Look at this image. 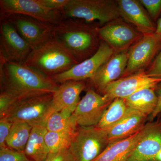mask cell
Returning <instances> with one entry per match:
<instances>
[{
	"instance_id": "obj_1",
	"label": "cell",
	"mask_w": 161,
	"mask_h": 161,
	"mask_svg": "<svg viewBox=\"0 0 161 161\" xmlns=\"http://www.w3.org/2000/svg\"><path fill=\"white\" fill-rule=\"evenodd\" d=\"M59 85L25 63L5 62L0 60L1 92L10 95L14 102L29 96L53 94Z\"/></svg>"
},
{
	"instance_id": "obj_2",
	"label": "cell",
	"mask_w": 161,
	"mask_h": 161,
	"mask_svg": "<svg viewBox=\"0 0 161 161\" xmlns=\"http://www.w3.org/2000/svg\"><path fill=\"white\" fill-rule=\"evenodd\" d=\"M98 28L82 20L64 19L55 25L53 37L80 63L98 50Z\"/></svg>"
},
{
	"instance_id": "obj_3",
	"label": "cell",
	"mask_w": 161,
	"mask_h": 161,
	"mask_svg": "<svg viewBox=\"0 0 161 161\" xmlns=\"http://www.w3.org/2000/svg\"><path fill=\"white\" fill-rule=\"evenodd\" d=\"M25 63L52 78L69 70L79 63L53 36L46 43L32 50Z\"/></svg>"
},
{
	"instance_id": "obj_4",
	"label": "cell",
	"mask_w": 161,
	"mask_h": 161,
	"mask_svg": "<svg viewBox=\"0 0 161 161\" xmlns=\"http://www.w3.org/2000/svg\"><path fill=\"white\" fill-rule=\"evenodd\" d=\"M62 14L64 19L98 21L101 26L120 16L117 2L112 0H69Z\"/></svg>"
},
{
	"instance_id": "obj_5",
	"label": "cell",
	"mask_w": 161,
	"mask_h": 161,
	"mask_svg": "<svg viewBox=\"0 0 161 161\" xmlns=\"http://www.w3.org/2000/svg\"><path fill=\"white\" fill-rule=\"evenodd\" d=\"M52 98L53 94H44L18 99L3 117L13 122H25L32 127H46L51 115Z\"/></svg>"
},
{
	"instance_id": "obj_6",
	"label": "cell",
	"mask_w": 161,
	"mask_h": 161,
	"mask_svg": "<svg viewBox=\"0 0 161 161\" xmlns=\"http://www.w3.org/2000/svg\"><path fill=\"white\" fill-rule=\"evenodd\" d=\"M109 144L106 131L97 126L79 127L68 148L74 161H92Z\"/></svg>"
},
{
	"instance_id": "obj_7",
	"label": "cell",
	"mask_w": 161,
	"mask_h": 161,
	"mask_svg": "<svg viewBox=\"0 0 161 161\" xmlns=\"http://www.w3.org/2000/svg\"><path fill=\"white\" fill-rule=\"evenodd\" d=\"M0 19L7 20L11 23L32 50L43 45L53 37L55 26L22 14L6 15L0 16Z\"/></svg>"
},
{
	"instance_id": "obj_8",
	"label": "cell",
	"mask_w": 161,
	"mask_h": 161,
	"mask_svg": "<svg viewBox=\"0 0 161 161\" xmlns=\"http://www.w3.org/2000/svg\"><path fill=\"white\" fill-rule=\"evenodd\" d=\"M161 50V35L155 33L143 35L130 47L128 62L123 77L141 71L152 62Z\"/></svg>"
},
{
	"instance_id": "obj_9",
	"label": "cell",
	"mask_w": 161,
	"mask_h": 161,
	"mask_svg": "<svg viewBox=\"0 0 161 161\" xmlns=\"http://www.w3.org/2000/svg\"><path fill=\"white\" fill-rule=\"evenodd\" d=\"M32 51L28 43L7 20H1L0 60L24 63Z\"/></svg>"
},
{
	"instance_id": "obj_10",
	"label": "cell",
	"mask_w": 161,
	"mask_h": 161,
	"mask_svg": "<svg viewBox=\"0 0 161 161\" xmlns=\"http://www.w3.org/2000/svg\"><path fill=\"white\" fill-rule=\"evenodd\" d=\"M13 14L24 15L54 25L64 19L62 11L47 9L38 0H1L0 16Z\"/></svg>"
},
{
	"instance_id": "obj_11",
	"label": "cell",
	"mask_w": 161,
	"mask_h": 161,
	"mask_svg": "<svg viewBox=\"0 0 161 161\" xmlns=\"http://www.w3.org/2000/svg\"><path fill=\"white\" fill-rule=\"evenodd\" d=\"M115 52L106 43L101 41L98 50L91 58L76 64L67 71L52 77L60 84L68 80H84L92 79L98 69Z\"/></svg>"
},
{
	"instance_id": "obj_12",
	"label": "cell",
	"mask_w": 161,
	"mask_h": 161,
	"mask_svg": "<svg viewBox=\"0 0 161 161\" xmlns=\"http://www.w3.org/2000/svg\"><path fill=\"white\" fill-rule=\"evenodd\" d=\"M113 101L89 89L73 114L78 126H97Z\"/></svg>"
},
{
	"instance_id": "obj_13",
	"label": "cell",
	"mask_w": 161,
	"mask_h": 161,
	"mask_svg": "<svg viewBox=\"0 0 161 161\" xmlns=\"http://www.w3.org/2000/svg\"><path fill=\"white\" fill-rule=\"evenodd\" d=\"M118 20L97 29L99 39L108 44L115 53L126 52L143 36L136 29Z\"/></svg>"
},
{
	"instance_id": "obj_14",
	"label": "cell",
	"mask_w": 161,
	"mask_h": 161,
	"mask_svg": "<svg viewBox=\"0 0 161 161\" xmlns=\"http://www.w3.org/2000/svg\"><path fill=\"white\" fill-rule=\"evenodd\" d=\"M161 83V77L148 76L144 71L123 77L110 84L103 95L110 100L125 98L136 92L148 88H155Z\"/></svg>"
},
{
	"instance_id": "obj_15",
	"label": "cell",
	"mask_w": 161,
	"mask_h": 161,
	"mask_svg": "<svg viewBox=\"0 0 161 161\" xmlns=\"http://www.w3.org/2000/svg\"><path fill=\"white\" fill-rule=\"evenodd\" d=\"M161 151V126L149 123L143 137L121 161H158Z\"/></svg>"
},
{
	"instance_id": "obj_16",
	"label": "cell",
	"mask_w": 161,
	"mask_h": 161,
	"mask_svg": "<svg viewBox=\"0 0 161 161\" xmlns=\"http://www.w3.org/2000/svg\"><path fill=\"white\" fill-rule=\"evenodd\" d=\"M128 52L115 53L98 69L92 80L101 94L112 82L122 78L127 67Z\"/></svg>"
},
{
	"instance_id": "obj_17",
	"label": "cell",
	"mask_w": 161,
	"mask_h": 161,
	"mask_svg": "<svg viewBox=\"0 0 161 161\" xmlns=\"http://www.w3.org/2000/svg\"><path fill=\"white\" fill-rule=\"evenodd\" d=\"M116 2L120 16L135 26L142 34L155 32L156 27L140 1L118 0Z\"/></svg>"
},
{
	"instance_id": "obj_18",
	"label": "cell",
	"mask_w": 161,
	"mask_h": 161,
	"mask_svg": "<svg viewBox=\"0 0 161 161\" xmlns=\"http://www.w3.org/2000/svg\"><path fill=\"white\" fill-rule=\"evenodd\" d=\"M86 87L84 80H68L60 84L53 94L51 115L64 109L74 112L80 101V93Z\"/></svg>"
},
{
	"instance_id": "obj_19",
	"label": "cell",
	"mask_w": 161,
	"mask_h": 161,
	"mask_svg": "<svg viewBox=\"0 0 161 161\" xmlns=\"http://www.w3.org/2000/svg\"><path fill=\"white\" fill-rule=\"evenodd\" d=\"M147 117L137 110L130 108L129 112L121 120L108 130H105L109 143L133 135L145 125L144 123Z\"/></svg>"
},
{
	"instance_id": "obj_20",
	"label": "cell",
	"mask_w": 161,
	"mask_h": 161,
	"mask_svg": "<svg viewBox=\"0 0 161 161\" xmlns=\"http://www.w3.org/2000/svg\"><path fill=\"white\" fill-rule=\"evenodd\" d=\"M148 124L126 138L110 143L92 161H121L133 150L147 132Z\"/></svg>"
},
{
	"instance_id": "obj_21",
	"label": "cell",
	"mask_w": 161,
	"mask_h": 161,
	"mask_svg": "<svg viewBox=\"0 0 161 161\" xmlns=\"http://www.w3.org/2000/svg\"><path fill=\"white\" fill-rule=\"evenodd\" d=\"M46 127H32L24 153L34 161H45L50 153L45 142Z\"/></svg>"
},
{
	"instance_id": "obj_22",
	"label": "cell",
	"mask_w": 161,
	"mask_h": 161,
	"mask_svg": "<svg viewBox=\"0 0 161 161\" xmlns=\"http://www.w3.org/2000/svg\"><path fill=\"white\" fill-rule=\"evenodd\" d=\"M127 105L150 116L154 112L157 104V97L155 88H148L136 92L124 98Z\"/></svg>"
},
{
	"instance_id": "obj_23",
	"label": "cell",
	"mask_w": 161,
	"mask_h": 161,
	"mask_svg": "<svg viewBox=\"0 0 161 161\" xmlns=\"http://www.w3.org/2000/svg\"><path fill=\"white\" fill-rule=\"evenodd\" d=\"M32 127L23 122H14L6 140L7 147L12 150L24 152Z\"/></svg>"
},
{
	"instance_id": "obj_24",
	"label": "cell",
	"mask_w": 161,
	"mask_h": 161,
	"mask_svg": "<svg viewBox=\"0 0 161 161\" xmlns=\"http://www.w3.org/2000/svg\"><path fill=\"white\" fill-rule=\"evenodd\" d=\"M129 110L130 107L124 98H115L106 110L97 126L103 130H108L121 120Z\"/></svg>"
},
{
	"instance_id": "obj_25",
	"label": "cell",
	"mask_w": 161,
	"mask_h": 161,
	"mask_svg": "<svg viewBox=\"0 0 161 161\" xmlns=\"http://www.w3.org/2000/svg\"><path fill=\"white\" fill-rule=\"evenodd\" d=\"M74 112L64 109L52 114L46 125L48 132H60L77 130L78 125L73 117Z\"/></svg>"
},
{
	"instance_id": "obj_26",
	"label": "cell",
	"mask_w": 161,
	"mask_h": 161,
	"mask_svg": "<svg viewBox=\"0 0 161 161\" xmlns=\"http://www.w3.org/2000/svg\"><path fill=\"white\" fill-rule=\"evenodd\" d=\"M77 130L60 132L47 131L45 140L50 153L68 149Z\"/></svg>"
},
{
	"instance_id": "obj_27",
	"label": "cell",
	"mask_w": 161,
	"mask_h": 161,
	"mask_svg": "<svg viewBox=\"0 0 161 161\" xmlns=\"http://www.w3.org/2000/svg\"><path fill=\"white\" fill-rule=\"evenodd\" d=\"M0 161H34L24 152L12 150L8 147L0 148Z\"/></svg>"
},
{
	"instance_id": "obj_28",
	"label": "cell",
	"mask_w": 161,
	"mask_h": 161,
	"mask_svg": "<svg viewBox=\"0 0 161 161\" xmlns=\"http://www.w3.org/2000/svg\"><path fill=\"white\" fill-rule=\"evenodd\" d=\"M140 2L153 19H157L161 12V0H140Z\"/></svg>"
},
{
	"instance_id": "obj_29",
	"label": "cell",
	"mask_w": 161,
	"mask_h": 161,
	"mask_svg": "<svg viewBox=\"0 0 161 161\" xmlns=\"http://www.w3.org/2000/svg\"><path fill=\"white\" fill-rule=\"evenodd\" d=\"M13 122L6 117L0 118V148L7 147L6 142Z\"/></svg>"
},
{
	"instance_id": "obj_30",
	"label": "cell",
	"mask_w": 161,
	"mask_h": 161,
	"mask_svg": "<svg viewBox=\"0 0 161 161\" xmlns=\"http://www.w3.org/2000/svg\"><path fill=\"white\" fill-rule=\"evenodd\" d=\"M38 1L47 9L62 12L69 3V0H38Z\"/></svg>"
},
{
	"instance_id": "obj_31",
	"label": "cell",
	"mask_w": 161,
	"mask_h": 161,
	"mask_svg": "<svg viewBox=\"0 0 161 161\" xmlns=\"http://www.w3.org/2000/svg\"><path fill=\"white\" fill-rule=\"evenodd\" d=\"M45 161H74L68 149L50 153Z\"/></svg>"
},
{
	"instance_id": "obj_32",
	"label": "cell",
	"mask_w": 161,
	"mask_h": 161,
	"mask_svg": "<svg viewBox=\"0 0 161 161\" xmlns=\"http://www.w3.org/2000/svg\"><path fill=\"white\" fill-rule=\"evenodd\" d=\"M146 72L150 77H161V50Z\"/></svg>"
},
{
	"instance_id": "obj_33",
	"label": "cell",
	"mask_w": 161,
	"mask_h": 161,
	"mask_svg": "<svg viewBox=\"0 0 161 161\" xmlns=\"http://www.w3.org/2000/svg\"><path fill=\"white\" fill-rule=\"evenodd\" d=\"M155 92L157 97V104L154 112L149 116V119L152 121L161 113V83L155 88Z\"/></svg>"
},
{
	"instance_id": "obj_34",
	"label": "cell",
	"mask_w": 161,
	"mask_h": 161,
	"mask_svg": "<svg viewBox=\"0 0 161 161\" xmlns=\"http://www.w3.org/2000/svg\"><path fill=\"white\" fill-rule=\"evenodd\" d=\"M155 33L157 34L161 35V18L158 20L157 25Z\"/></svg>"
}]
</instances>
